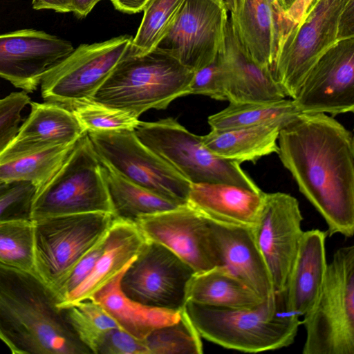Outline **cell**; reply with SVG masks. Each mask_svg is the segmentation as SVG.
<instances>
[{
  "mask_svg": "<svg viewBox=\"0 0 354 354\" xmlns=\"http://www.w3.org/2000/svg\"><path fill=\"white\" fill-rule=\"evenodd\" d=\"M277 153L301 193L322 216L327 234L354 233V139L323 113H299L285 124Z\"/></svg>",
  "mask_w": 354,
  "mask_h": 354,
  "instance_id": "6da1fadb",
  "label": "cell"
},
{
  "mask_svg": "<svg viewBox=\"0 0 354 354\" xmlns=\"http://www.w3.org/2000/svg\"><path fill=\"white\" fill-rule=\"evenodd\" d=\"M35 272L0 263V340L13 354H88Z\"/></svg>",
  "mask_w": 354,
  "mask_h": 354,
  "instance_id": "7a4b0ae2",
  "label": "cell"
},
{
  "mask_svg": "<svg viewBox=\"0 0 354 354\" xmlns=\"http://www.w3.org/2000/svg\"><path fill=\"white\" fill-rule=\"evenodd\" d=\"M184 310L201 337L228 349L259 353L295 340L300 317L287 307L285 290L251 308H224L187 301Z\"/></svg>",
  "mask_w": 354,
  "mask_h": 354,
  "instance_id": "3957f363",
  "label": "cell"
},
{
  "mask_svg": "<svg viewBox=\"0 0 354 354\" xmlns=\"http://www.w3.org/2000/svg\"><path fill=\"white\" fill-rule=\"evenodd\" d=\"M194 71L156 48L141 55L130 51L91 97V101L138 118L151 109H165L189 95Z\"/></svg>",
  "mask_w": 354,
  "mask_h": 354,
  "instance_id": "277c9868",
  "label": "cell"
},
{
  "mask_svg": "<svg viewBox=\"0 0 354 354\" xmlns=\"http://www.w3.org/2000/svg\"><path fill=\"white\" fill-rule=\"evenodd\" d=\"M354 37V0H314L283 39L272 71L286 97L294 99L307 75L329 49Z\"/></svg>",
  "mask_w": 354,
  "mask_h": 354,
  "instance_id": "5b68a950",
  "label": "cell"
},
{
  "mask_svg": "<svg viewBox=\"0 0 354 354\" xmlns=\"http://www.w3.org/2000/svg\"><path fill=\"white\" fill-rule=\"evenodd\" d=\"M301 323L304 354H354V246L337 250Z\"/></svg>",
  "mask_w": 354,
  "mask_h": 354,
  "instance_id": "8992f818",
  "label": "cell"
},
{
  "mask_svg": "<svg viewBox=\"0 0 354 354\" xmlns=\"http://www.w3.org/2000/svg\"><path fill=\"white\" fill-rule=\"evenodd\" d=\"M134 132L140 140L192 183H226L262 191L236 162L209 151L202 137L172 118L139 121Z\"/></svg>",
  "mask_w": 354,
  "mask_h": 354,
  "instance_id": "52a82bcc",
  "label": "cell"
},
{
  "mask_svg": "<svg viewBox=\"0 0 354 354\" xmlns=\"http://www.w3.org/2000/svg\"><path fill=\"white\" fill-rule=\"evenodd\" d=\"M91 212L112 214L101 162L86 133L52 179L39 189L32 220Z\"/></svg>",
  "mask_w": 354,
  "mask_h": 354,
  "instance_id": "ba28073f",
  "label": "cell"
},
{
  "mask_svg": "<svg viewBox=\"0 0 354 354\" xmlns=\"http://www.w3.org/2000/svg\"><path fill=\"white\" fill-rule=\"evenodd\" d=\"M112 214L91 212L34 220L36 274L55 292L76 263L106 234Z\"/></svg>",
  "mask_w": 354,
  "mask_h": 354,
  "instance_id": "9c48e42d",
  "label": "cell"
},
{
  "mask_svg": "<svg viewBox=\"0 0 354 354\" xmlns=\"http://www.w3.org/2000/svg\"><path fill=\"white\" fill-rule=\"evenodd\" d=\"M86 133L100 160L115 172L178 205L187 203L191 183L142 143L134 130Z\"/></svg>",
  "mask_w": 354,
  "mask_h": 354,
  "instance_id": "30bf717a",
  "label": "cell"
},
{
  "mask_svg": "<svg viewBox=\"0 0 354 354\" xmlns=\"http://www.w3.org/2000/svg\"><path fill=\"white\" fill-rule=\"evenodd\" d=\"M131 41V37L121 35L74 48L43 76L42 98L70 110L90 100L129 53Z\"/></svg>",
  "mask_w": 354,
  "mask_h": 354,
  "instance_id": "8fae6325",
  "label": "cell"
},
{
  "mask_svg": "<svg viewBox=\"0 0 354 354\" xmlns=\"http://www.w3.org/2000/svg\"><path fill=\"white\" fill-rule=\"evenodd\" d=\"M195 272L162 245L146 239L140 252L124 270L120 289L142 304L171 310H182L186 288Z\"/></svg>",
  "mask_w": 354,
  "mask_h": 354,
  "instance_id": "7c38bea8",
  "label": "cell"
},
{
  "mask_svg": "<svg viewBox=\"0 0 354 354\" xmlns=\"http://www.w3.org/2000/svg\"><path fill=\"white\" fill-rule=\"evenodd\" d=\"M228 13L216 0H185L156 48L194 72L211 63L223 48Z\"/></svg>",
  "mask_w": 354,
  "mask_h": 354,
  "instance_id": "4fadbf2b",
  "label": "cell"
},
{
  "mask_svg": "<svg viewBox=\"0 0 354 354\" xmlns=\"http://www.w3.org/2000/svg\"><path fill=\"white\" fill-rule=\"evenodd\" d=\"M298 201L289 194H264L252 231L274 292L286 290L304 231Z\"/></svg>",
  "mask_w": 354,
  "mask_h": 354,
  "instance_id": "5bb4252c",
  "label": "cell"
},
{
  "mask_svg": "<svg viewBox=\"0 0 354 354\" xmlns=\"http://www.w3.org/2000/svg\"><path fill=\"white\" fill-rule=\"evenodd\" d=\"M136 223L146 239L168 248L195 273L221 266L209 218L188 203Z\"/></svg>",
  "mask_w": 354,
  "mask_h": 354,
  "instance_id": "9a60e30c",
  "label": "cell"
},
{
  "mask_svg": "<svg viewBox=\"0 0 354 354\" xmlns=\"http://www.w3.org/2000/svg\"><path fill=\"white\" fill-rule=\"evenodd\" d=\"M292 100L301 113L353 112L354 37L338 42L321 57Z\"/></svg>",
  "mask_w": 354,
  "mask_h": 354,
  "instance_id": "2e32d148",
  "label": "cell"
},
{
  "mask_svg": "<svg viewBox=\"0 0 354 354\" xmlns=\"http://www.w3.org/2000/svg\"><path fill=\"white\" fill-rule=\"evenodd\" d=\"M73 50L70 41L34 29L0 34V77L34 92L47 71Z\"/></svg>",
  "mask_w": 354,
  "mask_h": 354,
  "instance_id": "e0dca14e",
  "label": "cell"
},
{
  "mask_svg": "<svg viewBox=\"0 0 354 354\" xmlns=\"http://www.w3.org/2000/svg\"><path fill=\"white\" fill-rule=\"evenodd\" d=\"M30 113L0 153V163L77 142L86 132L73 112L52 102H30Z\"/></svg>",
  "mask_w": 354,
  "mask_h": 354,
  "instance_id": "ac0fdd59",
  "label": "cell"
},
{
  "mask_svg": "<svg viewBox=\"0 0 354 354\" xmlns=\"http://www.w3.org/2000/svg\"><path fill=\"white\" fill-rule=\"evenodd\" d=\"M218 57L226 101L229 103L286 98L272 69L259 65L245 53L234 33L229 18L225 44Z\"/></svg>",
  "mask_w": 354,
  "mask_h": 354,
  "instance_id": "d6986e66",
  "label": "cell"
},
{
  "mask_svg": "<svg viewBox=\"0 0 354 354\" xmlns=\"http://www.w3.org/2000/svg\"><path fill=\"white\" fill-rule=\"evenodd\" d=\"M284 11L279 0H239L229 20L245 53L259 65L272 69L280 46Z\"/></svg>",
  "mask_w": 354,
  "mask_h": 354,
  "instance_id": "ffe728a7",
  "label": "cell"
},
{
  "mask_svg": "<svg viewBox=\"0 0 354 354\" xmlns=\"http://www.w3.org/2000/svg\"><path fill=\"white\" fill-rule=\"evenodd\" d=\"M209 220L221 266L241 279L261 299L272 297L274 292L271 277L252 227Z\"/></svg>",
  "mask_w": 354,
  "mask_h": 354,
  "instance_id": "44dd1931",
  "label": "cell"
},
{
  "mask_svg": "<svg viewBox=\"0 0 354 354\" xmlns=\"http://www.w3.org/2000/svg\"><path fill=\"white\" fill-rule=\"evenodd\" d=\"M145 241L136 223L115 218L106 234L102 254L90 274L59 307L91 298L133 261Z\"/></svg>",
  "mask_w": 354,
  "mask_h": 354,
  "instance_id": "7402d4cb",
  "label": "cell"
},
{
  "mask_svg": "<svg viewBox=\"0 0 354 354\" xmlns=\"http://www.w3.org/2000/svg\"><path fill=\"white\" fill-rule=\"evenodd\" d=\"M264 194L232 184L192 183L187 203L214 221L252 227Z\"/></svg>",
  "mask_w": 354,
  "mask_h": 354,
  "instance_id": "603a6c76",
  "label": "cell"
},
{
  "mask_svg": "<svg viewBox=\"0 0 354 354\" xmlns=\"http://www.w3.org/2000/svg\"><path fill=\"white\" fill-rule=\"evenodd\" d=\"M326 235V232L317 229L304 232L288 281V309L300 317L313 305L325 279Z\"/></svg>",
  "mask_w": 354,
  "mask_h": 354,
  "instance_id": "cb8c5ba5",
  "label": "cell"
},
{
  "mask_svg": "<svg viewBox=\"0 0 354 354\" xmlns=\"http://www.w3.org/2000/svg\"><path fill=\"white\" fill-rule=\"evenodd\" d=\"M127 266L89 299L98 304L119 328L144 340L154 330L177 322L183 309L171 310L148 306L127 297L120 289V282Z\"/></svg>",
  "mask_w": 354,
  "mask_h": 354,
  "instance_id": "d4e9b609",
  "label": "cell"
},
{
  "mask_svg": "<svg viewBox=\"0 0 354 354\" xmlns=\"http://www.w3.org/2000/svg\"><path fill=\"white\" fill-rule=\"evenodd\" d=\"M287 122L277 121L239 129H211L201 137L204 145L222 158L239 164L255 162L265 156L278 153L279 132Z\"/></svg>",
  "mask_w": 354,
  "mask_h": 354,
  "instance_id": "484cf974",
  "label": "cell"
},
{
  "mask_svg": "<svg viewBox=\"0 0 354 354\" xmlns=\"http://www.w3.org/2000/svg\"><path fill=\"white\" fill-rule=\"evenodd\" d=\"M251 288L223 266L194 273L186 288V302L224 308H251L262 302Z\"/></svg>",
  "mask_w": 354,
  "mask_h": 354,
  "instance_id": "4316f807",
  "label": "cell"
},
{
  "mask_svg": "<svg viewBox=\"0 0 354 354\" xmlns=\"http://www.w3.org/2000/svg\"><path fill=\"white\" fill-rule=\"evenodd\" d=\"M101 169L111 204L112 214L116 219L136 223L142 216L161 213L180 206L127 180L102 162Z\"/></svg>",
  "mask_w": 354,
  "mask_h": 354,
  "instance_id": "83f0119b",
  "label": "cell"
},
{
  "mask_svg": "<svg viewBox=\"0 0 354 354\" xmlns=\"http://www.w3.org/2000/svg\"><path fill=\"white\" fill-rule=\"evenodd\" d=\"M301 113L292 99L268 102L229 103L208 117L211 129L227 130L261 125L277 121L289 122Z\"/></svg>",
  "mask_w": 354,
  "mask_h": 354,
  "instance_id": "f1b7e54d",
  "label": "cell"
},
{
  "mask_svg": "<svg viewBox=\"0 0 354 354\" xmlns=\"http://www.w3.org/2000/svg\"><path fill=\"white\" fill-rule=\"evenodd\" d=\"M77 142L0 163V182L28 181L39 190L59 170Z\"/></svg>",
  "mask_w": 354,
  "mask_h": 354,
  "instance_id": "f546056e",
  "label": "cell"
},
{
  "mask_svg": "<svg viewBox=\"0 0 354 354\" xmlns=\"http://www.w3.org/2000/svg\"><path fill=\"white\" fill-rule=\"evenodd\" d=\"M185 0H147L130 51L141 55L155 49L176 18Z\"/></svg>",
  "mask_w": 354,
  "mask_h": 354,
  "instance_id": "4dcf8cb0",
  "label": "cell"
},
{
  "mask_svg": "<svg viewBox=\"0 0 354 354\" xmlns=\"http://www.w3.org/2000/svg\"><path fill=\"white\" fill-rule=\"evenodd\" d=\"M62 308L78 338L91 353L97 354L109 330L119 328L112 317L91 299Z\"/></svg>",
  "mask_w": 354,
  "mask_h": 354,
  "instance_id": "1f68e13d",
  "label": "cell"
},
{
  "mask_svg": "<svg viewBox=\"0 0 354 354\" xmlns=\"http://www.w3.org/2000/svg\"><path fill=\"white\" fill-rule=\"evenodd\" d=\"M0 263L35 273L32 220L0 223Z\"/></svg>",
  "mask_w": 354,
  "mask_h": 354,
  "instance_id": "d6a6232c",
  "label": "cell"
},
{
  "mask_svg": "<svg viewBox=\"0 0 354 354\" xmlns=\"http://www.w3.org/2000/svg\"><path fill=\"white\" fill-rule=\"evenodd\" d=\"M149 354H201V337L184 308L180 319L158 328L145 339Z\"/></svg>",
  "mask_w": 354,
  "mask_h": 354,
  "instance_id": "836d02e7",
  "label": "cell"
},
{
  "mask_svg": "<svg viewBox=\"0 0 354 354\" xmlns=\"http://www.w3.org/2000/svg\"><path fill=\"white\" fill-rule=\"evenodd\" d=\"M71 111L86 132L134 130L140 121L129 112L91 101L80 103Z\"/></svg>",
  "mask_w": 354,
  "mask_h": 354,
  "instance_id": "e575fe53",
  "label": "cell"
},
{
  "mask_svg": "<svg viewBox=\"0 0 354 354\" xmlns=\"http://www.w3.org/2000/svg\"><path fill=\"white\" fill-rule=\"evenodd\" d=\"M37 190L28 181L0 182V223L32 220V207Z\"/></svg>",
  "mask_w": 354,
  "mask_h": 354,
  "instance_id": "d590c367",
  "label": "cell"
},
{
  "mask_svg": "<svg viewBox=\"0 0 354 354\" xmlns=\"http://www.w3.org/2000/svg\"><path fill=\"white\" fill-rule=\"evenodd\" d=\"M28 93L13 92L0 99V153L18 133L21 122V111L30 104Z\"/></svg>",
  "mask_w": 354,
  "mask_h": 354,
  "instance_id": "8d00e7d4",
  "label": "cell"
},
{
  "mask_svg": "<svg viewBox=\"0 0 354 354\" xmlns=\"http://www.w3.org/2000/svg\"><path fill=\"white\" fill-rule=\"evenodd\" d=\"M190 94L226 101L218 55L211 63L194 72L189 86Z\"/></svg>",
  "mask_w": 354,
  "mask_h": 354,
  "instance_id": "74e56055",
  "label": "cell"
},
{
  "mask_svg": "<svg viewBox=\"0 0 354 354\" xmlns=\"http://www.w3.org/2000/svg\"><path fill=\"white\" fill-rule=\"evenodd\" d=\"M106 234L76 263L60 285L56 292L59 301L58 306L90 274L103 250Z\"/></svg>",
  "mask_w": 354,
  "mask_h": 354,
  "instance_id": "f35d334b",
  "label": "cell"
},
{
  "mask_svg": "<svg viewBox=\"0 0 354 354\" xmlns=\"http://www.w3.org/2000/svg\"><path fill=\"white\" fill-rule=\"evenodd\" d=\"M97 354H149V352L144 340L115 328L109 330Z\"/></svg>",
  "mask_w": 354,
  "mask_h": 354,
  "instance_id": "ab89813d",
  "label": "cell"
},
{
  "mask_svg": "<svg viewBox=\"0 0 354 354\" xmlns=\"http://www.w3.org/2000/svg\"><path fill=\"white\" fill-rule=\"evenodd\" d=\"M313 1L297 0L292 7L283 13L282 18V41L301 22Z\"/></svg>",
  "mask_w": 354,
  "mask_h": 354,
  "instance_id": "60d3db41",
  "label": "cell"
},
{
  "mask_svg": "<svg viewBox=\"0 0 354 354\" xmlns=\"http://www.w3.org/2000/svg\"><path fill=\"white\" fill-rule=\"evenodd\" d=\"M35 10L50 9L58 12H72L71 0H32Z\"/></svg>",
  "mask_w": 354,
  "mask_h": 354,
  "instance_id": "b9f144b4",
  "label": "cell"
},
{
  "mask_svg": "<svg viewBox=\"0 0 354 354\" xmlns=\"http://www.w3.org/2000/svg\"><path fill=\"white\" fill-rule=\"evenodd\" d=\"M115 8L127 14H135L142 11L147 0H109Z\"/></svg>",
  "mask_w": 354,
  "mask_h": 354,
  "instance_id": "7bdbcfd3",
  "label": "cell"
},
{
  "mask_svg": "<svg viewBox=\"0 0 354 354\" xmlns=\"http://www.w3.org/2000/svg\"><path fill=\"white\" fill-rule=\"evenodd\" d=\"M100 1L102 0H71L72 12L79 18L84 17Z\"/></svg>",
  "mask_w": 354,
  "mask_h": 354,
  "instance_id": "ee69618b",
  "label": "cell"
},
{
  "mask_svg": "<svg viewBox=\"0 0 354 354\" xmlns=\"http://www.w3.org/2000/svg\"><path fill=\"white\" fill-rule=\"evenodd\" d=\"M230 14L235 13L239 3V0H223Z\"/></svg>",
  "mask_w": 354,
  "mask_h": 354,
  "instance_id": "f6af8a7d",
  "label": "cell"
},
{
  "mask_svg": "<svg viewBox=\"0 0 354 354\" xmlns=\"http://www.w3.org/2000/svg\"><path fill=\"white\" fill-rule=\"evenodd\" d=\"M284 12L289 10L297 0H279Z\"/></svg>",
  "mask_w": 354,
  "mask_h": 354,
  "instance_id": "bcb514c9",
  "label": "cell"
},
{
  "mask_svg": "<svg viewBox=\"0 0 354 354\" xmlns=\"http://www.w3.org/2000/svg\"><path fill=\"white\" fill-rule=\"evenodd\" d=\"M216 1H218V3H221V4H224L225 5V3H224L223 0H216Z\"/></svg>",
  "mask_w": 354,
  "mask_h": 354,
  "instance_id": "7dc6e473",
  "label": "cell"
}]
</instances>
